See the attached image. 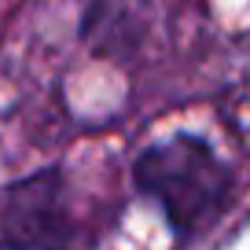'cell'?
Wrapping results in <instances>:
<instances>
[{
	"mask_svg": "<svg viewBox=\"0 0 250 250\" xmlns=\"http://www.w3.org/2000/svg\"><path fill=\"white\" fill-rule=\"evenodd\" d=\"M133 184L140 195L158 203L169 228L184 239L195 235L221 213L232 191V169L199 133H173L136 155Z\"/></svg>",
	"mask_w": 250,
	"mask_h": 250,
	"instance_id": "cell-1",
	"label": "cell"
},
{
	"mask_svg": "<svg viewBox=\"0 0 250 250\" xmlns=\"http://www.w3.org/2000/svg\"><path fill=\"white\" fill-rule=\"evenodd\" d=\"M74 217L59 169H41L8 188L0 210V250H70Z\"/></svg>",
	"mask_w": 250,
	"mask_h": 250,
	"instance_id": "cell-2",
	"label": "cell"
}]
</instances>
